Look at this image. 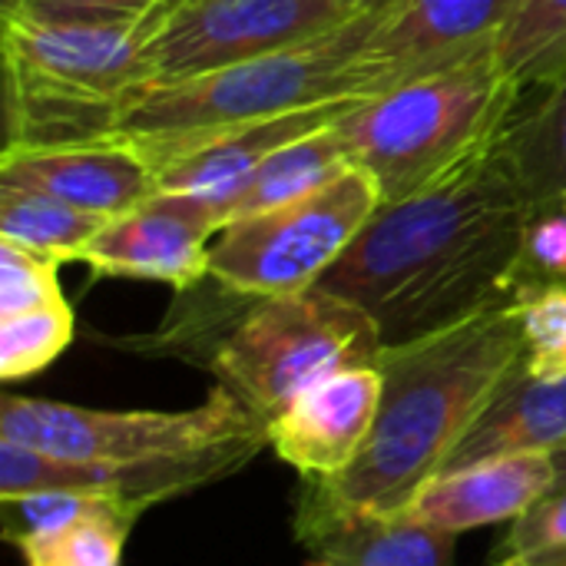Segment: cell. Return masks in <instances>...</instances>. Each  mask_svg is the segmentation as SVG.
<instances>
[{
	"mask_svg": "<svg viewBox=\"0 0 566 566\" xmlns=\"http://www.w3.org/2000/svg\"><path fill=\"white\" fill-rule=\"evenodd\" d=\"M106 507H133V504H123V501L103 497V494H80V491H36V494L0 497L3 541L13 547L23 537L53 531V527H60V524H66L73 517H83V514H93V511H106Z\"/></svg>",
	"mask_w": 566,
	"mask_h": 566,
	"instance_id": "obj_26",
	"label": "cell"
},
{
	"mask_svg": "<svg viewBox=\"0 0 566 566\" xmlns=\"http://www.w3.org/2000/svg\"><path fill=\"white\" fill-rule=\"evenodd\" d=\"M517 7L521 0H391L368 56L398 86L494 46Z\"/></svg>",
	"mask_w": 566,
	"mask_h": 566,
	"instance_id": "obj_15",
	"label": "cell"
},
{
	"mask_svg": "<svg viewBox=\"0 0 566 566\" xmlns=\"http://www.w3.org/2000/svg\"><path fill=\"white\" fill-rule=\"evenodd\" d=\"M259 434H269V424L222 385L186 411H99L43 398H0V438L60 461L129 464L196 454Z\"/></svg>",
	"mask_w": 566,
	"mask_h": 566,
	"instance_id": "obj_7",
	"label": "cell"
},
{
	"mask_svg": "<svg viewBox=\"0 0 566 566\" xmlns=\"http://www.w3.org/2000/svg\"><path fill=\"white\" fill-rule=\"evenodd\" d=\"M56 259L27 252L0 239V318L60 302Z\"/></svg>",
	"mask_w": 566,
	"mask_h": 566,
	"instance_id": "obj_28",
	"label": "cell"
},
{
	"mask_svg": "<svg viewBox=\"0 0 566 566\" xmlns=\"http://www.w3.org/2000/svg\"><path fill=\"white\" fill-rule=\"evenodd\" d=\"M388 3L279 53L189 80H149L123 99L116 139L212 133L308 106L381 96L395 80L368 56V40Z\"/></svg>",
	"mask_w": 566,
	"mask_h": 566,
	"instance_id": "obj_4",
	"label": "cell"
},
{
	"mask_svg": "<svg viewBox=\"0 0 566 566\" xmlns=\"http://www.w3.org/2000/svg\"><path fill=\"white\" fill-rule=\"evenodd\" d=\"M139 521L133 507H106L13 544L23 566H123V547Z\"/></svg>",
	"mask_w": 566,
	"mask_h": 566,
	"instance_id": "obj_22",
	"label": "cell"
},
{
	"mask_svg": "<svg viewBox=\"0 0 566 566\" xmlns=\"http://www.w3.org/2000/svg\"><path fill=\"white\" fill-rule=\"evenodd\" d=\"M527 90L501 66L494 46L444 70L405 80L361 99L335 129L355 166L385 202L408 199L497 143L514 123Z\"/></svg>",
	"mask_w": 566,
	"mask_h": 566,
	"instance_id": "obj_5",
	"label": "cell"
},
{
	"mask_svg": "<svg viewBox=\"0 0 566 566\" xmlns=\"http://www.w3.org/2000/svg\"><path fill=\"white\" fill-rule=\"evenodd\" d=\"M355 17L361 10L342 0H182L153 36V80H189L279 53Z\"/></svg>",
	"mask_w": 566,
	"mask_h": 566,
	"instance_id": "obj_9",
	"label": "cell"
},
{
	"mask_svg": "<svg viewBox=\"0 0 566 566\" xmlns=\"http://www.w3.org/2000/svg\"><path fill=\"white\" fill-rule=\"evenodd\" d=\"M106 222L109 219L66 206L40 189L0 182V239L27 252L56 262H80L83 249Z\"/></svg>",
	"mask_w": 566,
	"mask_h": 566,
	"instance_id": "obj_21",
	"label": "cell"
},
{
	"mask_svg": "<svg viewBox=\"0 0 566 566\" xmlns=\"http://www.w3.org/2000/svg\"><path fill=\"white\" fill-rule=\"evenodd\" d=\"M554 279H566V212H534L524 249V292Z\"/></svg>",
	"mask_w": 566,
	"mask_h": 566,
	"instance_id": "obj_30",
	"label": "cell"
},
{
	"mask_svg": "<svg viewBox=\"0 0 566 566\" xmlns=\"http://www.w3.org/2000/svg\"><path fill=\"white\" fill-rule=\"evenodd\" d=\"M554 484L557 468L551 454L497 458L434 478L401 514L458 537L474 527L517 521Z\"/></svg>",
	"mask_w": 566,
	"mask_h": 566,
	"instance_id": "obj_17",
	"label": "cell"
},
{
	"mask_svg": "<svg viewBox=\"0 0 566 566\" xmlns=\"http://www.w3.org/2000/svg\"><path fill=\"white\" fill-rule=\"evenodd\" d=\"M551 461H554V468H557V478H566V441L551 454Z\"/></svg>",
	"mask_w": 566,
	"mask_h": 566,
	"instance_id": "obj_32",
	"label": "cell"
},
{
	"mask_svg": "<svg viewBox=\"0 0 566 566\" xmlns=\"http://www.w3.org/2000/svg\"><path fill=\"white\" fill-rule=\"evenodd\" d=\"M378 405V365L345 368L302 391L269 424V444L302 478H335L361 454L375 428Z\"/></svg>",
	"mask_w": 566,
	"mask_h": 566,
	"instance_id": "obj_14",
	"label": "cell"
},
{
	"mask_svg": "<svg viewBox=\"0 0 566 566\" xmlns=\"http://www.w3.org/2000/svg\"><path fill=\"white\" fill-rule=\"evenodd\" d=\"M342 3H348L352 10H375V7H381V3H388V0H342Z\"/></svg>",
	"mask_w": 566,
	"mask_h": 566,
	"instance_id": "obj_33",
	"label": "cell"
},
{
	"mask_svg": "<svg viewBox=\"0 0 566 566\" xmlns=\"http://www.w3.org/2000/svg\"><path fill=\"white\" fill-rule=\"evenodd\" d=\"M0 182L40 189L83 212L116 219L156 196V172L126 139L13 146L0 156Z\"/></svg>",
	"mask_w": 566,
	"mask_h": 566,
	"instance_id": "obj_13",
	"label": "cell"
},
{
	"mask_svg": "<svg viewBox=\"0 0 566 566\" xmlns=\"http://www.w3.org/2000/svg\"><path fill=\"white\" fill-rule=\"evenodd\" d=\"M20 3H23V0H0V7H3V17L17 13V10H20Z\"/></svg>",
	"mask_w": 566,
	"mask_h": 566,
	"instance_id": "obj_34",
	"label": "cell"
},
{
	"mask_svg": "<svg viewBox=\"0 0 566 566\" xmlns=\"http://www.w3.org/2000/svg\"><path fill=\"white\" fill-rule=\"evenodd\" d=\"M537 103L517 109L507 149L534 212H566V60L537 86Z\"/></svg>",
	"mask_w": 566,
	"mask_h": 566,
	"instance_id": "obj_20",
	"label": "cell"
},
{
	"mask_svg": "<svg viewBox=\"0 0 566 566\" xmlns=\"http://www.w3.org/2000/svg\"><path fill=\"white\" fill-rule=\"evenodd\" d=\"M169 13L129 27L3 17V149L113 139L123 99L153 80L149 46Z\"/></svg>",
	"mask_w": 566,
	"mask_h": 566,
	"instance_id": "obj_6",
	"label": "cell"
},
{
	"mask_svg": "<svg viewBox=\"0 0 566 566\" xmlns=\"http://www.w3.org/2000/svg\"><path fill=\"white\" fill-rule=\"evenodd\" d=\"M504 547V557L566 551V478H557V484L514 521Z\"/></svg>",
	"mask_w": 566,
	"mask_h": 566,
	"instance_id": "obj_29",
	"label": "cell"
},
{
	"mask_svg": "<svg viewBox=\"0 0 566 566\" xmlns=\"http://www.w3.org/2000/svg\"><path fill=\"white\" fill-rule=\"evenodd\" d=\"M491 566H566V551H544V554H527V557H504Z\"/></svg>",
	"mask_w": 566,
	"mask_h": 566,
	"instance_id": "obj_31",
	"label": "cell"
},
{
	"mask_svg": "<svg viewBox=\"0 0 566 566\" xmlns=\"http://www.w3.org/2000/svg\"><path fill=\"white\" fill-rule=\"evenodd\" d=\"M378 182L352 166L312 196L232 222L209 245V279L239 295L315 289L381 209Z\"/></svg>",
	"mask_w": 566,
	"mask_h": 566,
	"instance_id": "obj_8",
	"label": "cell"
},
{
	"mask_svg": "<svg viewBox=\"0 0 566 566\" xmlns=\"http://www.w3.org/2000/svg\"><path fill=\"white\" fill-rule=\"evenodd\" d=\"M182 0H23L17 13L53 27H129L176 10Z\"/></svg>",
	"mask_w": 566,
	"mask_h": 566,
	"instance_id": "obj_27",
	"label": "cell"
},
{
	"mask_svg": "<svg viewBox=\"0 0 566 566\" xmlns=\"http://www.w3.org/2000/svg\"><path fill=\"white\" fill-rule=\"evenodd\" d=\"M355 159L342 139V133L335 126L318 129L312 136H302L295 143H289L285 149H279L275 156H269L229 199L222 202H206L216 216L219 232L232 222L292 206L305 196H312L315 189L328 186L332 179H338L345 169H352Z\"/></svg>",
	"mask_w": 566,
	"mask_h": 566,
	"instance_id": "obj_18",
	"label": "cell"
},
{
	"mask_svg": "<svg viewBox=\"0 0 566 566\" xmlns=\"http://www.w3.org/2000/svg\"><path fill=\"white\" fill-rule=\"evenodd\" d=\"M517 318L524 335V365L534 375L566 371V279L531 285L517 298Z\"/></svg>",
	"mask_w": 566,
	"mask_h": 566,
	"instance_id": "obj_25",
	"label": "cell"
},
{
	"mask_svg": "<svg viewBox=\"0 0 566 566\" xmlns=\"http://www.w3.org/2000/svg\"><path fill=\"white\" fill-rule=\"evenodd\" d=\"M73 328L66 298L0 318V378L17 381L53 365L73 342Z\"/></svg>",
	"mask_w": 566,
	"mask_h": 566,
	"instance_id": "obj_24",
	"label": "cell"
},
{
	"mask_svg": "<svg viewBox=\"0 0 566 566\" xmlns=\"http://www.w3.org/2000/svg\"><path fill=\"white\" fill-rule=\"evenodd\" d=\"M269 444V434L239 438L209 451L179 454V458H153V461H129V464H86V461H60L13 441L0 438V497L36 494V491H80V494H103L136 511H146L172 494L202 488L239 471L245 461Z\"/></svg>",
	"mask_w": 566,
	"mask_h": 566,
	"instance_id": "obj_10",
	"label": "cell"
},
{
	"mask_svg": "<svg viewBox=\"0 0 566 566\" xmlns=\"http://www.w3.org/2000/svg\"><path fill=\"white\" fill-rule=\"evenodd\" d=\"M521 358L517 305L385 348L378 358L381 405L361 454L335 478H302L298 544L348 521L401 514L441 474L484 401Z\"/></svg>",
	"mask_w": 566,
	"mask_h": 566,
	"instance_id": "obj_2",
	"label": "cell"
},
{
	"mask_svg": "<svg viewBox=\"0 0 566 566\" xmlns=\"http://www.w3.org/2000/svg\"><path fill=\"white\" fill-rule=\"evenodd\" d=\"M219 226L196 196L156 192L136 209L109 219L83 249L93 275L166 282L189 292L209 279V245Z\"/></svg>",
	"mask_w": 566,
	"mask_h": 566,
	"instance_id": "obj_12",
	"label": "cell"
},
{
	"mask_svg": "<svg viewBox=\"0 0 566 566\" xmlns=\"http://www.w3.org/2000/svg\"><path fill=\"white\" fill-rule=\"evenodd\" d=\"M206 345V368L255 418L272 424L302 391L345 371L378 365L385 342L375 318L355 302L315 285L292 295H239L232 305L189 308L176 332L156 345H182V355Z\"/></svg>",
	"mask_w": 566,
	"mask_h": 566,
	"instance_id": "obj_3",
	"label": "cell"
},
{
	"mask_svg": "<svg viewBox=\"0 0 566 566\" xmlns=\"http://www.w3.org/2000/svg\"><path fill=\"white\" fill-rule=\"evenodd\" d=\"M566 441V371L534 375L524 358L484 401L441 474L517 454H554ZM438 474V478H441Z\"/></svg>",
	"mask_w": 566,
	"mask_h": 566,
	"instance_id": "obj_16",
	"label": "cell"
},
{
	"mask_svg": "<svg viewBox=\"0 0 566 566\" xmlns=\"http://www.w3.org/2000/svg\"><path fill=\"white\" fill-rule=\"evenodd\" d=\"M531 216L504 133L441 182L381 202L318 285L365 308L385 348L408 345L517 305Z\"/></svg>",
	"mask_w": 566,
	"mask_h": 566,
	"instance_id": "obj_1",
	"label": "cell"
},
{
	"mask_svg": "<svg viewBox=\"0 0 566 566\" xmlns=\"http://www.w3.org/2000/svg\"><path fill=\"white\" fill-rule=\"evenodd\" d=\"M315 566H454V534L405 514L348 521L302 544Z\"/></svg>",
	"mask_w": 566,
	"mask_h": 566,
	"instance_id": "obj_19",
	"label": "cell"
},
{
	"mask_svg": "<svg viewBox=\"0 0 566 566\" xmlns=\"http://www.w3.org/2000/svg\"><path fill=\"white\" fill-rule=\"evenodd\" d=\"M358 103L361 99H342V103L308 106V109L282 113V116L245 123V126H226V129L189 133V136H146V139H126V143H133L153 166L156 192L222 202L269 156H275L279 149H285L289 143L302 136L335 126Z\"/></svg>",
	"mask_w": 566,
	"mask_h": 566,
	"instance_id": "obj_11",
	"label": "cell"
},
{
	"mask_svg": "<svg viewBox=\"0 0 566 566\" xmlns=\"http://www.w3.org/2000/svg\"><path fill=\"white\" fill-rule=\"evenodd\" d=\"M494 53L527 93L544 86L566 60V0H521Z\"/></svg>",
	"mask_w": 566,
	"mask_h": 566,
	"instance_id": "obj_23",
	"label": "cell"
}]
</instances>
